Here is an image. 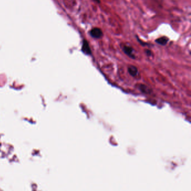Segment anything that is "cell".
<instances>
[{
  "label": "cell",
  "mask_w": 191,
  "mask_h": 191,
  "mask_svg": "<svg viewBox=\"0 0 191 191\" xmlns=\"http://www.w3.org/2000/svg\"><path fill=\"white\" fill-rule=\"evenodd\" d=\"M89 34L92 38L95 39L101 38L103 35L102 30L99 27L93 28L92 29H91Z\"/></svg>",
  "instance_id": "1"
},
{
  "label": "cell",
  "mask_w": 191,
  "mask_h": 191,
  "mask_svg": "<svg viewBox=\"0 0 191 191\" xmlns=\"http://www.w3.org/2000/svg\"><path fill=\"white\" fill-rule=\"evenodd\" d=\"M122 49L124 53L126 55H127L130 58L132 59H135V54L134 53V49L128 45H124L122 46Z\"/></svg>",
  "instance_id": "2"
},
{
  "label": "cell",
  "mask_w": 191,
  "mask_h": 191,
  "mask_svg": "<svg viewBox=\"0 0 191 191\" xmlns=\"http://www.w3.org/2000/svg\"><path fill=\"white\" fill-rule=\"evenodd\" d=\"M81 50L86 55L91 54V50L90 48V45L89 43L86 40H84L83 41V45Z\"/></svg>",
  "instance_id": "3"
},
{
  "label": "cell",
  "mask_w": 191,
  "mask_h": 191,
  "mask_svg": "<svg viewBox=\"0 0 191 191\" xmlns=\"http://www.w3.org/2000/svg\"><path fill=\"white\" fill-rule=\"evenodd\" d=\"M128 71L129 74L132 77L137 76L139 73L137 68L134 66H129L128 68Z\"/></svg>",
  "instance_id": "4"
},
{
  "label": "cell",
  "mask_w": 191,
  "mask_h": 191,
  "mask_svg": "<svg viewBox=\"0 0 191 191\" xmlns=\"http://www.w3.org/2000/svg\"><path fill=\"white\" fill-rule=\"evenodd\" d=\"M169 39L166 37V36H162V37H160L159 38L157 39L156 40H155V42L157 43L159 45H165L166 44L168 43V42Z\"/></svg>",
  "instance_id": "5"
},
{
  "label": "cell",
  "mask_w": 191,
  "mask_h": 191,
  "mask_svg": "<svg viewBox=\"0 0 191 191\" xmlns=\"http://www.w3.org/2000/svg\"><path fill=\"white\" fill-rule=\"evenodd\" d=\"M139 89L142 92L144 93H150V89L147 86H146L144 84H140L139 86Z\"/></svg>",
  "instance_id": "6"
},
{
  "label": "cell",
  "mask_w": 191,
  "mask_h": 191,
  "mask_svg": "<svg viewBox=\"0 0 191 191\" xmlns=\"http://www.w3.org/2000/svg\"><path fill=\"white\" fill-rule=\"evenodd\" d=\"M146 53H147V54L148 55H151V54H152V52H151V51H150V50H146Z\"/></svg>",
  "instance_id": "7"
},
{
  "label": "cell",
  "mask_w": 191,
  "mask_h": 191,
  "mask_svg": "<svg viewBox=\"0 0 191 191\" xmlns=\"http://www.w3.org/2000/svg\"><path fill=\"white\" fill-rule=\"evenodd\" d=\"M95 2L98 3V4H100L101 3V0H94Z\"/></svg>",
  "instance_id": "8"
}]
</instances>
